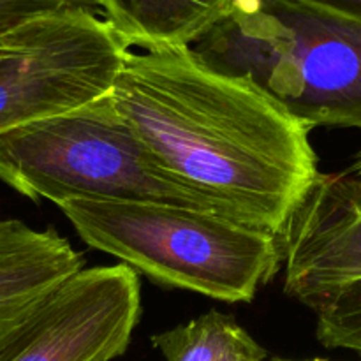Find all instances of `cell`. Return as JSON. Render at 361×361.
Here are the masks:
<instances>
[{
    "mask_svg": "<svg viewBox=\"0 0 361 361\" xmlns=\"http://www.w3.org/2000/svg\"><path fill=\"white\" fill-rule=\"evenodd\" d=\"M109 99L166 175L215 214L271 235L321 173L309 126L190 46L130 49Z\"/></svg>",
    "mask_w": 361,
    "mask_h": 361,
    "instance_id": "6da1fadb",
    "label": "cell"
},
{
    "mask_svg": "<svg viewBox=\"0 0 361 361\" xmlns=\"http://www.w3.org/2000/svg\"><path fill=\"white\" fill-rule=\"evenodd\" d=\"M314 127L361 130V21L298 0H235L190 46Z\"/></svg>",
    "mask_w": 361,
    "mask_h": 361,
    "instance_id": "7a4b0ae2",
    "label": "cell"
},
{
    "mask_svg": "<svg viewBox=\"0 0 361 361\" xmlns=\"http://www.w3.org/2000/svg\"><path fill=\"white\" fill-rule=\"evenodd\" d=\"M59 208L92 249L219 302H250L282 267L277 235L214 212L134 200H67Z\"/></svg>",
    "mask_w": 361,
    "mask_h": 361,
    "instance_id": "3957f363",
    "label": "cell"
},
{
    "mask_svg": "<svg viewBox=\"0 0 361 361\" xmlns=\"http://www.w3.org/2000/svg\"><path fill=\"white\" fill-rule=\"evenodd\" d=\"M0 180L56 207L67 200H134L214 212L155 164L109 94L0 134Z\"/></svg>",
    "mask_w": 361,
    "mask_h": 361,
    "instance_id": "277c9868",
    "label": "cell"
},
{
    "mask_svg": "<svg viewBox=\"0 0 361 361\" xmlns=\"http://www.w3.org/2000/svg\"><path fill=\"white\" fill-rule=\"evenodd\" d=\"M129 51L97 11L66 7L18 23L0 59V134L108 95Z\"/></svg>",
    "mask_w": 361,
    "mask_h": 361,
    "instance_id": "5b68a950",
    "label": "cell"
},
{
    "mask_svg": "<svg viewBox=\"0 0 361 361\" xmlns=\"http://www.w3.org/2000/svg\"><path fill=\"white\" fill-rule=\"evenodd\" d=\"M141 316V284L126 264L83 268L41 303L2 361H111Z\"/></svg>",
    "mask_w": 361,
    "mask_h": 361,
    "instance_id": "8992f818",
    "label": "cell"
},
{
    "mask_svg": "<svg viewBox=\"0 0 361 361\" xmlns=\"http://www.w3.org/2000/svg\"><path fill=\"white\" fill-rule=\"evenodd\" d=\"M286 295L300 300L361 277V183L319 173L279 236Z\"/></svg>",
    "mask_w": 361,
    "mask_h": 361,
    "instance_id": "52a82bcc",
    "label": "cell"
},
{
    "mask_svg": "<svg viewBox=\"0 0 361 361\" xmlns=\"http://www.w3.org/2000/svg\"><path fill=\"white\" fill-rule=\"evenodd\" d=\"M83 264V256L55 228L0 221V361L49 293Z\"/></svg>",
    "mask_w": 361,
    "mask_h": 361,
    "instance_id": "ba28073f",
    "label": "cell"
},
{
    "mask_svg": "<svg viewBox=\"0 0 361 361\" xmlns=\"http://www.w3.org/2000/svg\"><path fill=\"white\" fill-rule=\"evenodd\" d=\"M99 13L129 49L194 46L235 0H97Z\"/></svg>",
    "mask_w": 361,
    "mask_h": 361,
    "instance_id": "9c48e42d",
    "label": "cell"
},
{
    "mask_svg": "<svg viewBox=\"0 0 361 361\" xmlns=\"http://www.w3.org/2000/svg\"><path fill=\"white\" fill-rule=\"evenodd\" d=\"M152 344L166 361H264L267 351L228 314L210 310L161 331Z\"/></svg>",
    "mask_w": 361,
    "mask_h": 361,
    "instance_id": "30bf717a",
    "label": "cell"
},
{
    "mask_svg": "<svg viewBox=\"0 0 361 361\" xmlns=\"http://www.w3.org/2000/svg\"><path fill=\"white\" fill-rule=\"evenodd\" d=\"M302 303L316 314V334L324 348L361 356V277L312 293Z\"/></svg>",
    "mask_w": 361,
    "mask_h": 361,
    "instance_id": "8fae6325",
    "label": "cell"
},
{
    "mask_svg": "<svg viewBox=\"0 0 361 361\" xmlns=\"http://www.w3.org/2000/svg\"><path fill=\"white\" fill-rule=\"evenodd\" d=\"M298 2L330 11V13L338 14V16L361 21V0H298Z\"/></svg>",
    "mask_w": 361,
    "mask_h": 361,
    "instance_id": "7c38bea8",
    "label": "cell"
},
{
    "mask_svg": "<svg viewBox=\"0 0 361 361\" xmlns=\"http://www.w3.org/2000/svg\"><path fill=\"white\" fill-rule=\"evenodd\" d=\"M344 171L348 173L349 176H353L355 180H358V182L361 183V152L356 155L355 161H353L351 164H349V168L344 169Z\"/></svg>",
    "mask_w": 361,
    "mask_h": 361,
    "instance_id": "4fadbf2b",
    "label": "cell"
},
{
    "mask_svg": "<svg viewBox=\"0 0 361 361\" xmlns=\"http://www.w3.org/2000/svg\"><path fill=\"white\" fill-rule=\"evenodd\" d=\"M20 23H21V21H20ZM14 27H16V25H14ZM14 27H11L9 30H6V32H0V59H2V56L6 55L7 48H9L11 32H13Z\"/></svg>",
    "mask_w": 361,
    "mask_h": 361,
    "instance_id": "5bb4252c",
    "label": "cell"
},
{
    "mask_svg": "<svg viewBox=\"0 0 361 361\" xmlns=\"http://www.w3.org/2000/svg\"><path fill=\"white\" fill-rule=\"evenodd\" d=\"M310 361H324V360H310Z\"/></svg>",
    "mask_w": 361,
    "mask_h": 361,
    "instance_id": "9a60e30c",
    "label": "cell"
}]
</instances>
